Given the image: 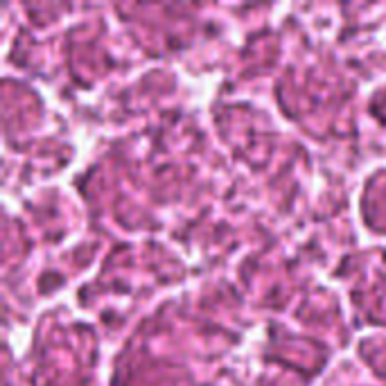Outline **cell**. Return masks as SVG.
Listing matches in <instances>:
<instances>
[]
</instances>
